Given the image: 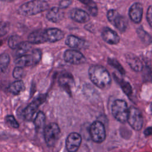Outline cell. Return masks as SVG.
Masks as SVG:
<instances>
[{
    "mask_svg": "<svg viewBox=\"0 0 152 152\" xmlns=\"http://www.w3.org/2000/svg\"><path fill=\"white\" fill-rule=\"evenodd\" d=\"M10 62V58L8 53H2L0 54V70L4 72L7 69Z\"/></svg>",
    "mask_w": 152,
    "mask_h": 152,
    "instance_id": "603a6c76",
    "label": "cell"
},
{
    "mask_svg": "<svg viewBox=\"0 0 152 152\" xmlns=\"http://www.w3.org/2000/svg\"><path fill=\"white\" fill-rule=\"evenodd\" d=\"M137 33L138 34L139 36V37H140V39L145 43H150L151 38L150 37V36L146 33L145 31H144L141 28H139L137 30Z\"/></svg>",
    "mask_w": 152,
    "mask_h": 152,
    "instance_id": "484cf974",
    "label": "cell"
},
{
    "mask_svg": "<svg viewBox=\"0 0 152 152\" xmlns=\"http://www.w3.org/2000/svg\"><path fill=\"white\" fill-rule=\"evenodd\" d=\"M90 135L91 140L97 143H101L106 138V130L104 125L100 121L93 122L90 127Z\"/></svg>",
    "mask_w": 152,
    "mask_h": 152,
    "instance_id": "52a82bcc",
    "label": "cell"
},
{
    "mask_svg": "<svg viewBox=\"0 0 152 152\" xmlns=\"http://www.w3.org/2000/svg\"><path fill=\"white\" fill-rule=\"evenodd\" d=\"M21 42V39L20 36L17 35H12L9 38L8 45L11 49H16Z\"/></svg>",
    "mask_w": 152,
    "mask_h": 152,
    "instance_id": "cb8c5ba5",
    "label": "cell"
},
{
    "mask_svg": "<svg viewBox=\"0 0 152 152\" xmlns=\"http://www.w3.org/2000/svg\"><path fill=\"white\" fill-rule=\"evenodd\" d=\"M5 121L10 126L14 128H18L19 127V124L12 115H7L5 117Z\"/></svg>",
    "mask_w": 152,
    "mask_h": 152,
    "instance_id": "f1b7e54d",
    "label": "cell"
},
{
    "mask_svg": "<svg viewBox=\"0 0 152 152\" xmlns=\"http://www.w3.org/2000/svg\"><path fill=\"white\" fill-rule=\"evenodd\" d=\"M126 60L130 67L135 71H140L142 70L143 66L140 59L131 53H128L126 55Z\"/></svg>",
    "mask_w": 152,
    "mask_h": 152,
    "instance_id": "d6986e66",
    "label": "cell"
},
{
    "mask_svg": "<svg viewBox=\"0 0 152 152\" xmlns=\"http://www.w3.org/2000/svg\"><path fill=\"white\" fill-rule=\"evenodd\" d=\"M24 71L22 67L16 66L14 68L12 72V75L14 78L20 80L24 77Z\"/></svg>",
    "mask_w": 152,
    "mask_h": 152,
    "instance_id": "83f0119b",
    "label": "cell"
},
{
    "mask_svg": "<svg viewBox=\"0 0 152 152\" xmlns=\"http://www.w3.org/2000/svg\"><path fill=\"white\" fill-rule=\"evenodd\" d=\"M142 6L139 2H135L130 7L129 15L130 18L135 23H138L141 21L142 16Z\"/></svg>",
    "mask_w": 152,
    "mask_h": 152,
    "instance_id": "4fadbf2b",
    "label": "cell"
},
{
    "mask_svg": "<svg viewBox=\"0 0 152 152\" xmlns=\"http://www.w3.org/2000/svg\"><path fill=\"white\" fill-rule=\"evenodd\" d=\"M120 84L123 91L125 94H126L128 96H129L132 94L131 86L128 82H125L124 80H122L120 81Z\"/></svg>",
    "mask_w": 152,
    "mask_h": 152,
    "instance_id": "f546056e",
    "label": "cell"
},
{
    "mask_svg": "<svg viewBox=\"0 0 152 152\" xmlns=\"http://www.w3.org/2000/svg\"><path fill=\"white\" fill-rule=\"evenodd\" d=\"M102 37L103 39L109 44H117L120 40L118 34L113 30L109 28H105L102 33Z\"/></svg>",
    "mask_w": 152,
    "mask_h": 152,
    "instance_id": "9a60e30c",
    "label": "cell"
},
{
    "mask_svg": "<svg viewBox=\"0 0 152 152\" xmlns=\"http://www.w3.org/2000/svg\"><path fill=\"white\" fill-rule=\"evenodd\" d=\"M64 36V32L57 28L39 29L32 31L28 35V42L31 44H40L46 42L52 43L61 40Z\"/></svg>",
    "mask_w": 152,
    "mask_h": 152,
    "instance_id": "6da1fadb",
    "label": "cell"
},
{
    "mask_svg": "<svg viewBox=\"0 0 152 152\" xmlns=\"http://www.w3.org/2000/svg\"><path fill=\"white\" fill-rule=\"evenodd\" d=\"M147 20L150 26L152 27V5L150 6L147 10Z\"/></svg>",
    "mask_w": 152,
    "mask_h": 152,
    "instance_id": "1f68e13d",
    "label": "cell"
},
{
    "mask_svg": "<svg viewBox=\"0 0 152 152\" xmlns=\"http://www.w3.org/2000/svg\"><path fill=\"white\" fill-rule=\"evenodd\" d=\"M129 109L126 103L122 100H116L112 105V113L119 122L125 123L127 121Z\"/></svg>",
    "mask_w": 152,
    "mask_h": 152,
    "instance_id": "277c9868",
    "label": "cell"
},
{
    "mask_svg": "<svg viewBox=\"0 0 152 152\" xmlns=\"http://www.w3.org/2000/svg\"><path fill=\"white\" fill-rule=\"evenodd\" d=\"M45 120L46 117L45 113L42 111H39L33 120L34 126L37 130L39 131L43 128L45 124Z\"/></svg>",
    "mask_w": 152,
    "mask_h": 152,
    "instance_id": "44dd1931",
    "label": "cell"
},
{
    "mask_svg": "<svg viewBox=\"0 0 152 152\" xmlns=\"http://www.w3.org/2000/svg\"><path fill=\"white\" fill-rule=\"evenodd\" d=\"M81 2L84 4H85L86 5H87V7H88V10L92 15H93V16L96 15V14H97V8L93 1H83Z\"/></svg>",
    "mask_w": 152,
    "mask_h": 152,
    "instance_id": "d4e9b609",
    "label": "cell"
},
{
    "mask_svg": "<svg viewBox=\"0 0 152 152\" xmlns=\"http://www.w3.org/2000/svg\"><path fill=\"white\" fill-rule=\"evenodd\" d=\"M150 109H151V112H152V103H151V106H150Z\"/></svg>",
    "mask_w": 152,
    "mask_h": 152,
    "instance_id": "e575fe53",
    "label": "cell"
},
{
    "mask_svg": "<svg viewBox=\"0 0 152 152\" xmlns=\"http://www.w3.org/2000/svg\"><path fill=\"white\" fill-rule=\"evenodd\" d=\"M31 44L28 42H22L16 49L15 55L18 57H20L26 55V53L30 49Z\"/></svg>",
    "mask_w": 152,
    "mask_h": 152,
    "instance_id": "7402d4cb",
    "label": "cell"
},
{
    "mask_svg": "<svg viewBox=\"0 0 152 152\" xmlns=\"http://www.w3.org/2000/svg\"><path fill=\"white\" fill-rule=\"evenodd\" d=\"M8 91L14 95H18L25 90V85L23 81L17 80L12 82L8 86Z\"/></svg>",
    "mask_w": 152,
    "mask_h": 152,
    "instance_id": "ffe728a7",
    "label": "cell"
},
{
    "mask_svg": "<svg viewBox=\"0 0 152 152\" xmlns=\"http://www.w3.org/2000/svg\"><path fill=\"white\" fill-rule=\"evenodd\" d=\"M48 8V2L43 0H34L22 4L18 8V12L24 16H30L45 11Z\"/></svg>",
    "mask_w": 152,
    "mask_h": 152,
    "instance_id": "3957f363",
    "label": "cell"
},
{
    "mask_svg": "<svg viewBox=\"0 0 152 152\" xmlns=\"http://www.w3.org/2000/svg\"><path fill=\"white\" fill-rule=\"evenodd\" d=\"M81 137L77 132L69 134L66 139V148L68 152H76L81 143Z\"/></svg>",
    "mask_w": 152,
    "mask_h": 152,
    "instance_id": "8fae6325",
    "label": "cell"
},
{
    "mask_svg": "<svg viewBox=\"0 0 152 152\" xmlns=\"http://www.w3.org/2000/svg\"><path fill=\"white\" fill-rule=\"evenodd\" d=\"M127 121L129 125L135 130H140L143 125V117L140 110L135 107L129 109Z\"/></svg>",
    "mask_w": 152,
    "mask_h": 152,
    "instance_id": "9c48e42d",
    "label": "cell"
},
{
    "mask_svg": "<svg viewBox=\"0 0 152 152\" xmlns=\"http://www.w3.org/2000/svg\"><path fill=\"white\" fill-rule=\"evenodd\" d=\"M107 17L109 21L119 31H124L126 28L127 23L125 18L121 15L115 10H110L108 11Z\"/></svg>",
    "mask_w": 152,
    "mask_h": 152,
    "instance_id": "30bf717a",
    "label": "cell"
},
{
    "mask_svg": "<svg viewBox=\"0 0 152 152\" xmlns=\"http://www.w3.org/2000/svg\"><path fill=\"white\" fill-rule=\"evenodd\" d=\"M72 2L71 1H61L59 2V8H67Z\"/></svg>",
    "mask_w": 152,
    "mask_h": 152,
    "instance_id": "d6a6232c",
    "label": "cell"
},
{
    "mask_svg": "<svg viewBox=\"0 0 152 152\" xmlns=\"http://www.w3.org/2000/svg\"><path fill=\"white\" fill-rule=\"evenodd\" d=\"M64 57L66 62L72 64H80L86 61L84 56L76 50L68 49L66 50L64 53Z\"/></svg>",
    "mask_w": 152,
    "mask_h": 152,
    "instance_id": "7c38bea8",
    "label": "cell"
},
{
    "mask_svg": "<svg viewBox=\"0 0 152 152\" xmlns=\"http://www.w3.org/2000/svg\"><path fill=\"white\" fill-rule=\"evenodd\" d=\"M58 82L61 87L68 91L71 90L74 84V78L69 73L65 72L59 76Z\"/></svg>",
    "mask_w": 152,
    "mask_h": 152,
    "instance_id": "2e32d148",
    "label": "cell"
},
{
    "mask_svg": "<svg viewBox=\"0 0 152 152\" xmlns=\"http://www.w3.org/2000/svg\"><path fill=\"white\" fill-rule=\"evenodd\" d=\"M70 17L74 21L78 23H86L90 19V16L88 13L81 9L74 8L69 12Z\"/></svg>",
    "mask_w": 152,
    "mask_h": 152,
    "instance_id": "5bb4252c",
    "label": "cell"
},
{
    "mask_svg": "<svg viewBox=\"0 0 152 152\" xmlns=\"http://www.w3.org/2000/svg\"><path fill=\"white\" fill-rule=\"evenodd\" d=\"M65 43L70 48L76 49H83L87 45L86 41L73 35H69L67 37Z\"/></svg>",
    "mask_w": 152,
    "mask_h": 152,
    "instance_id": "e0dca14e",
    "label": "cell"
},
{
    "mask_svg": "<svg viewBox=\"0 0 152 152\" xmlns=\"http://www.w3.org/2000/svg\"><path fill=\"white\" fill-rule=\"evenodd\" d=\"M42 57V52L40 50L35 49L31 54L24 55L17 58L15 60V64L17 66L24 67L36 65L39 63Z\"/></svg>",
    "mask_w": 152,
    "mask_h": 152,
    "instance_id": "5b68a950",
    "label": "cell"
},
{
    "mask_svg": "<svg viewBox=\"0 0 152 152\" xmlns=\"http://www.w3.org/2000/svg\"><path fill=\"white\" fill-rule=\"evenodd\" d=\"M10 23L7 21H0V37L7 34L10 30Z\"/></svg>",
    "mask_w": 152,
    "mask_h": 152,
    "instance_id": "4316f807",
    "label": "cell"
},
{
    "mask_svg": "<svg viewBox=\"0 0 152 152\" xmlns=\"http://www.w3.org/2000/svg\"><path fill=\"white\" fill-rule=\"evenodd\" d=\"M64 13L62 10L58 7H53L49 10L47 13V19L53 23H58L62 20Z\"/></svg>",
    "mask_w": 152,
    "mask_h": 152,
    "instance_id": "ac0fdd59",
    "label": "cell"
},
{
    "mask_svg": "<svg viewBox=\"0 0 152 152\" xmlns=\"http://www.w3.org/2000/svg\"><path fill=\"white\" fill-rule=\"evenodd\" d=\"M46 97V95L41 94L26 106L22 113V115L24 120H31L39 107L45 101Z\"/></svg>",
    "mask_w": 152,
    "mask_h": 152,
    "instance_id": "ba28073f",
    "label": "cell"
},
{
    "mask_svg": "<svg viewBox=\"0 0 152 152\" xmlns=\"http://www.w3.org/2000/svg\"><path fill=\"white\" fill-rule=\"evenodd\" d=\"M109 64L110 65H112L113 67H115V68L117 69V70H118L121 74H124V68L122 67V66L119 64V62L116 61L115 59H109Z\"/></svg>",
    "mask_w": 152,
    "mask_h": 152,
    "instance_id": "4dcf8cb0",
    "label": "cell"
},
{
    "mask_svg": "<svg viewBox=\"0 0 152 152\" xmlns=\"http://www.w3.org/2000/svg\"><path fill=\"white\" fill-rule=\"evenodd\" d=\"M144 135L145 136H149L152 135V126L146 128L144 131Z\"/></svg>",
    "mask_w": 152,
    "mask_h": 152,
    "instance_id": "836d02e7",
    "label": "cell"
},
{
    "mask_svg": "<svg viewBox=\"0 0 152 152\" xmlns=\"http://www.w3.org/2000/svg\"><path fill=\"white\" fill-rule=\"evenodd\" d=\"M59 135L60 128L56 123H50L44 128L45 141L49 147H53L55 145L59 139Z\"/></svg>",
    "mask_w": 152,
    "mask_h": 152,
    "instance_id": "8992f818",
    "label": "cell"
},
{
    "mask_svg": "<svg viewBox=\"0 0 152 152\" xmlns=\"http://www.w3.org/2000/svg\"><path fill=\"white\" fill-rule=\"evenodd\" d=\"M88 74L91 81L102 89L107 88L111 83V78L107 70L100 65H92L89 68Z\"/></svg>",
    "mask_w": 152,
    "mask_h": 152,
    "instance_id": "7a4b0ae2",
    "label": "cell"
}]
</instances>
